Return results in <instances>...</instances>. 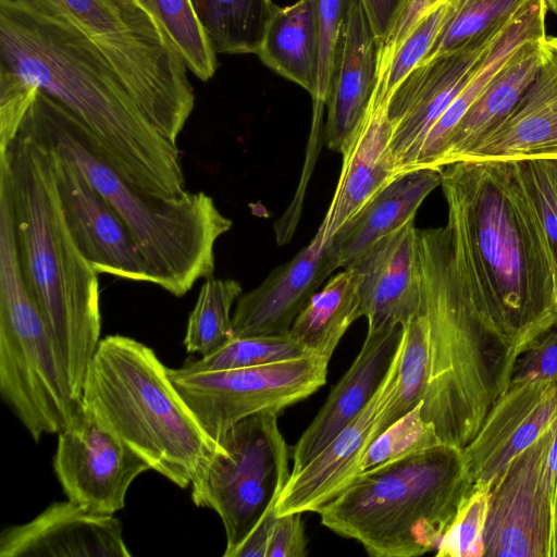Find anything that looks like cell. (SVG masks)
I'll use <instances>...</instances> for the list:
<instances>
[{
  "mask_svg": "<svg viewBox=\"0 0 557 557\" xmlns=\"http://www.w3.org/2000/svg\"><path fill=\"white\" fill-rule=\"evenodd\" d=\"M418 249L429 343L421 413L443 443L462 449L508 387L517 352L473 305L447 226L418 228Z\"/></svg>",
  "mask_w": 557,
  "mask_h": 557,
  "instance_id": "cell-4",
  "label": "cell"
},
{
  "mask_svg": "<svg viewBox=\"0 0 557 557\" xmlns=\"http://www.w3.org/2000/svg\"><path fill=\"white\" fill-rule=\"evenodd\" d=\"M0 394L38 443L59 433L81 400L22 276L9 198L0 193Z\"/></svg>",
  "mask_w": 557,
  "mask_h": 557,
  "instance_id": "cell-8",
  "label": "cell"
},
{
  "mask_svg": "<svg viewBox=\"0 0 557 557\" xmlns=\"http://www.w3.org/2000/svg\"><path fill=\"white\" fill-rule=\"evenodd\" d=\"M122 524L66 499L50 504L34 519L5 528L0 557H129Z\"/></svg>",
  "mask_w": 557,
  "mask_h": 557,
  "instance_id": "cell-20",
  "label": "cell"
},
{
  "mask_svg": "<svg viewBox=\"0 0 557 557\" xmlns=\"http://www.w3.org/2000/svg\"><path fill=\"white\" fill-rule=\"evenodd\" d=\"M387 104L372 101L360 127L342 153L338 182L320 224L327 238L399 175L389 150L392 123Z\"/></svg>",
  "mask_w": 557,
  "mask_h": 557,
  "instance_id": "cell-24",
  "label": "cell"
},
{
  "mask_svg": "<svg viewBox=\"0 0 557 557\" xmlns=\"http://www.w3.org/2000/svg\"><path fill=\"white\" fill-rule=\"evenodd\" d=\"M490 486H473L460 504L436 548L438 557L484 556Z\"/></svg>",
  "mask_w": 557,
  "mask_h": 557,
  "instance_id": "cell-37",
  "label": "cell"
},
{
  "mask_svg": "<svg viewBox=\"0 0 557 557\" xmlns=\"http://www.w3.org/2000/svg\"><path fill=\"white\" fill-rule=\"evenodd\" d=\"M401 357L397 388L385 414L384 431L420 404L425 396L429 380L428 324L420 311L403 325Z\"/></svg>",
  "mask_w": 557,
  "mask_h": 557,
  "instance_id": "cell-32",
  "label": "cell"
},
{
  "mask_svg": "<svg viewBox=\"0 0 557 557\" xmlns=\"http://www.w3.org/2000/svg\"><path fill=\"white\" fill-rule=\"evenodd\" d=\"M553 557H557V475L555 479L554 492V553Z\"/></svg>",
  "mask_w": 557,
  "mask_h": 557,
  "instance_id": "cell-45",
  "label": "cell"
},
{
  "mask_svg": "<svg viewBox=\"0 0 557 557\" xmlns=\"http://www.w3.org/2000/svg\"><path fill=\"white\" fill-rule=\"evenodd\" d=\"M257 54L267 66L305 88L314 100L320 74L317 0L276 5Z\"/></svg>",
  "mask_w": 557,
  "mask_h": 557,
  "instance_id": "cell-27",
  "label": "cell"
},
{
  "mask_svg": "<svg viewBox=\"0 0 557 557\" xmlns=\"http://www.w3.org/2000/svg\"><path fill=\"white\" fill-rule=\"evenodd\" d=\"M515 164L518 177L542 223L554 257L557 255V159L524 160Z\"/></svg>",
  "mask_w": 557,
  "mask_h": 557,
  "instance_id": "cell-38",
  "label": "cell"
},
{
  "mask_svg": "<svg viewBox=\"0 0 557 557\" xmlns=\"http://www.w3.org/2000/svg\"><path fill=\"white\" fill-rule=\"evenodd\" d=\"M170 36L187 70L208 82L214 75L216 53L197 18L191 0H140Z\"/></svg>",
  "mask_w": 557,
  "mask_h": 557,
  "instance_id": "cell-31",
  "label": "cell"
},
{
  "mask_svg": "<svg viewBox=\"0 0 557 557\" xmlns=\"http://www.w3.org/2000/svg\"><path fill=\"white\" fill-rule=\"evenodd\" d=\"M360 281L356 267L332 276L299 312L288 334L310 354L330 360L350 324L359 319Z\"/></svg>",
  "mask_w": 557,
  "mask_h": 557,
  "instance_id": "cell-28",
  "label": "cell"
},
{
  "mask_svg": "<svg viewBox=\"0 0 557 557\" xmlns=\"http://www.w3.org/2000/svg\"><path fill=\"white\" fill-rule=\"evenodd\" d=\"M557 419L490 487L484 556L553 557Z\"/></svg>",
  "mask_w": 557,
  "mask_h": 557,
  "instance_id": "cell-12",
  "label": "cell"
},
{
  "mask_svg": "<svg viewBox=\"0 0 557 557\" xmlns=\"http://www.w3.org/2000/svg\"><path fill=\"white\" fill-rule=\"evenodd\" d=\"M449 0L435 9L396 49L374 94V101L388 102L406 76L428 57L449 14Z\"/></svg>",
  "mask_w": 557,
  "mask_h": 557,
  "instance_id": "cell-36",
  "label": "cell"
},
{
  "mask_svg": "<svg viewBox=\"0 0 557 557\" xmlns=\"http://www.w3.org/2000/svg\"><path fill=\"white\" fill-rule=\"evenodd\" d=\"M472 488L462 449L441 443L359 473L318 513L371 556L418 557L436 550Z\"/></svg>",
  "mask_w": 557,
  "mask_h": 557,
  "instance_id": "cell-6",
  "label": "cell"
},
{
  "mask_svg": "<svg viewBox=\"0 0 557 557\" xmlns=\"http://www.w3.org/2000/svg\"><path fill=\"white\" fill-rule=\"evenodd\" d=\"M381 46L360 0H350L325 101L324 141L335 152L346 150L372 104Z\"/></svg>",
  "mask_w": 557,
  "mask_h": 557,
  "instance_id": "cell-18",
  "label": "cell"
},
{
  "mask_svg": "<svg viewBox=\"0 0 557 557\" xmlns=\"http://www.w3.org/2000/svg\"><path fill=\"white\" fill-rule=\"evenodd\" d=\"M546 37L528 40L509 57L451 131L437 169L460 161L510 114L540 70Z\"/></svg>",
  "mask_w": 557,
  "mask_h": 557,
  "instance_id": "cell-26",
  "label": "cell"
},
{
  "mask_svg": "<svg viewBox=\"0 0 557 557\" xmlns=\"http://www.w3.org/2000/svg\"><path fill=\"white\" fill-rule=\"evenodd\" d=\"M414 220L380 239L351 265L361 275L359 318L367 319L368 330L404 325L421 311Z\"/></svg>",
  "mask_w": 557,
  "mask_h": 557,
  "instance_id": "cell-21",
  "label": "cell"
},
{
  "mask_svg": "<svg viewBox=\"0 0 557 557\" xmlns=\"http://www.w3.org/2000/svg\"><path fill=\"white\" fill-rule=\"evenodd\" d=\"M82 400L151 470L181 488L191 484L216 447L173 384L169 368L134 338L100 339L86 371Z\"/></svg>",
  "mask_w": 557,
  "mask_h": 557,
  "instance_id": "cell-7",
  "label": "cell"
},
{
  "mask_svg": "<svg viewBox=\"0 0 557 557\" xmlns=\"http://www.w3.org/2000/svg\"><path fill=\"white\" fill-rule=\"evenodd\" d=\"M242 294L236 280L213 275L205 278L187 321L184 338L187 352L203 357L234 337L231 310Z\"/></svg>",
  "mask_w": 557,
  "mask_h": 557,
  "instance_id": "cell-30",
  "label": "cell"
},
{
  "mask_svg": "<svg viewBox=\"0 0 557 557\" xmlns=\"http://www.w3.org/2000/svg\"><path fill=\"white\" fill-rule=\"evenodd\" d=\"M403 325L368 330L360 351L293 448L292 472L315 457L366 407L384 379Z\"/></svg>",
  "mask_w": 557,
  "mask_h": 557,
  "instance_id": "cell-23",
  "label": "cell"
},
{
  "mask_svg": "<svg viewBox=\"0 0 557 557\" xmlns=\"http://www.w3.org/2000/svg\"><path fill=\"white\" fill-rule=\"evenodd\" d=\"M446 0H405L382 39L379 82L400 44Z\"/></svg>",
  "mask_w": 557,
  "mask_h": 557,
  "instance_id": "cell-41",
  "label": "cell"
},
{
  "mask_svg": "<svg viewBox=\"0 0 557 557\" xmlns=\"http://www.w3.org/2000/svg\"><path fill=\"white\" fill-rule=\"evenodd\" d=\"M454 257L481 315L517 356L557 324L554 257L515 162L442 168Z\"/></svg>",
  "mask_w": 557,
  "mask_h": 557,
  "instance_id": "cell-2",
  "label": "cell"
},
{
  "mask_svg": "<svg viewBox=\"0 0 557 557\" xmlns=\"http://www.w3.org/2000/svg\"><path fill=\"white\" fill-rule=\"evenodd\" d=\"M300 512L277 515L269 539L265 557H305L308 541Z\"/></svg>",
  "mask_w": 557,
  "mask_h": 557,
  "instance_id": "cell-42",
  "label": "cell"
},
{
  "mask_svg": "<svg viewBox=\"0 0 557 557\" xmlns=\"http://www.w3.org/2000/svg\"><path fill=\"white\" fill-rule=\"evenodd\" d=\"M338 265L320 225L311 242L242 294L232 315L234 337L287 334L299 312Z\"/></svg>",
  "mask_w": 557,
  "mask_h": 557,
  "instance_id": "cell-19",
  "label": "cell"
},
{
  "mask_svg": "<svg viewBox=\"0 0 557 557\" xmlns=\"http://www.w3.org/2000/svg\"><path fill=\"white\" fill-rule=\"evenodd\" d=\"M442 169H418L396 176L331 238L338 268L357 262L375 243L410 219L428 195L441 186Z\"/></svg>",
  "mask_w": 557,
  "mask_h": 557,
  "instance_id": "cell-25",
  "label": "cell"
},
{
  "mask_svg": "<svg viewBox=\"0 0 557 557\" xmlns=\"http://www.w3.org/2000/svg\"><path fill=\"white\" fill-rule=\"evenodd\" d=\"M520 10L483 36L423 61L394 90L387 113L392 123L389 150L398 174L414 171L428 134L505 35Z\"/></svg>",
  "mask_w": 557,
  "mask_h": 557,
  "instance_id": "cell-14",
  "label": "cell"
},
{
  "mask_svg": "<svg viewBox=\"0 0 557 557\" xmlns=\"http://www.w3.org/2000/svg\"><path fill=\"white\" fill-rule=\"evenodd\" d=\"M288 333L282 335L233 337L215 351L197 360H187L188 371H220L258 367L310 356Z\"/></svg>",
  "mask_w": 557,
  "mask_h": 557,
  "instance_id": "cell-34",
  "label": "cell"
},
{
  "mask_svg": "<svg viewBox=\"0 0 557 557\" xmlns=\"http://www.w3.org/2000/svg\"><path fill=\"white\" fill-rule=\"evenodd\" d=\"M278 416L262 411L226 430L190 484L194 504L214 510L221 518L226 536L224 557L277 503L290 476L288 447L278 428Z\"/></svg>",
  "mask_w": 557,
  "mask_h": 557,
  "instance_id": "cell-10",
  "label": "cell"
},
{
  "mask_svg": "<svg viewBox=\"0 0 557 557\" xmlns=\"http://www.w3.org/2000/svg\"><path fill=\"white\" fill-rule=\"evenodd\" d=\"M549 11L557 14V0H544Z\"/></svg>",
  "mask_w": 557,
  "mask_h": 557,
  "instance_id": "cell-47",
  "label": "cell"
},
{
  "mask_svg": "<svg viewBox=\"0 0 557 557\" xmlns=\"http://www.w3.org/2000/svg\"><path fill=\"white\" fill-rule=\"evenodd\" d=\"M46 140L65 222L84 258L98 274L149 283L139 251L117 213L79 168Z\"/></svg>",
  "mask_w": 557,
  "mask_h": 557,
  "instance_id": "cell-16",
  "label": "cell"
},
{
  "mask_svg": "<svg viewBox=\"0 0 557 557\" xmlns=\"http://www.w3.org/2000/svg\"><path fill=\"white\" fill-rule=\"evenodd\" d=\"M329 359L310 355L280 362L220 371L169 369V375L196 419L216 442L240 420L281 413L304 400L327 377Z\"/></svg>",
  "mask_w": 557,
  "mask_h": 557,
  "instance_id": "cell-11",
  "label": "cell"
},
{
  "mask_svg": "<svg viewBox=\"0 0 557 557\" xmlns=\"http://www.w3.org/2000/svg\"><path fill=\"white\" fill-rule=\"evenodd\" d=\"M401 357L400 342L391 366L359 414L315 457L290 476L276 503V513L319 512L358 474L373 441L384 432L385 414L392 404Z\"/></svg>",
  "mask_w": 557,
  "mask_h": 557,
  "instance_id": "cell-15",
  "label": "cell"
},
{
  "mask_svg": "<svg viewBox=\"0 0 557 557\" xmlns=\"http://www.w3.org/2000/svg\"><path fill=\"white\" fill-rule=\"evenodd\" d=\"M350 0H317L320 36V74L313 100L318 113L325 106L335 52Z\"/></svg>",
  "mask_w": 557,
  "mask_h": 557,
  "instance_id": "cell-39",
  "label": "cell"
},
{
  "mask_svg": "<svg viewBox=\"0 0 557 557\" xmlns=\"http://www.w3.org/2000/svg\"><path fill=\"white\" fill-rule=\"evenodd\" d=\"M0 188L9 198L18 263L52 338L71 392L82 400L100 342L98 273L65 222L49 143L20 128L0 145Z\"/></svg>",
  "mask_w": 557,
  "mask_h": 557,
  "instance_id": "cell-3",
  "label": "cell"
},
{
  "mask_svg": "<svg viewBox=\"0 0 557 557\" xmlns=\"http://www.w3.org/2000/svg\"><path fill=\"white\" fill-rule=\"evenodd\" d=\"M531 0H449L450 9L424 61L450 52L508 21Z\"/></svg>",
  "mask_w": 557,
  "mask_h": 557,
  "instance_id": "cell-33",
  "label": "cell"
},
{
  "mask_svg": "<svg viewBox=\"0 0 557 557\" xmlns=\"http://www.w3.org/2000/svg\"><path fill=\"white\" fill-rule=\"evenodd\" d=\"M52 465L66 498L98 515L123 509L133 481L151 470L83 400L58 433Z\"/></svg>",
  "mask_w": 557,
  "mask_h": 557,
  "instance_id": "cell-13",
  "label": "cell"
},
{
  "mask_svg": "<svg viewBox=\"0 0 557 557\" xmlns=\"http://www.w3.org/2000/svg\"><path fill=\"white\" fill-rule=\"evenodd\" d=\"M110 1H117V2H139L140 0H110Z\"/></svg>",
  "mask_w": 557,
  "mask_h": 557,
  "instance_id": "cell-48",
  "label": "cell"
},
{
  "mask_svg": "<svg viewBox=\"0 0 557 557\" xmlns=\"http://www.w3.org/2000/svg\"><path fill=\"white\" fill-rule=\"evenodd\" d=\"M276 517V504H273L228 557H265L270 534Z\"/></svg>",
  "mask_w": 557,
  "mask_h": 557,
  "instance_id": "cell-43",
  "label": "cell"
},
{
  "mask_svg": "<svg viewBox=\"0 0 557 557\" xmlns=\"http://www.w3.org/2000/svg\"><path fill=\"white\" fill-rule=\"evenodd\" d=\"M213 51L258 53L275 9L271 0H191Z\"/></svg>",
  "mask_w": 557,
  "mask_h": 557,
  "instance_id": "cell-29",
  "label": "cell"
},
{
  "mask_svg": "<svg viewBox=\"0 0 557 557\" xmlns=\"http://www.w3.org/2000/svg\"><path fill=\"white\" fill-rule=\"evenodd\" d=\"M557 419V381L510 382L462 448L473 486H490Z\"/></svg>",
  "mask_w": 557,
  "mask_h": 557,
  "instance_id": "cell-17",
  "label": "cell"
},
{
  "mask_svg": "<svg viewBox=\"0 0 557 557\" xmlns=\"http://www.w3.org/2000/svg\"><path fill=\"white\" fill-rule=\"evenodd\" d=\"M46 1L95 41L161 135L173 137L183 131L195 106L193 86L173 41L146 4Z\"/></svg>",
  "mask_w": 557,
  "mask_h": 557,
  "instance_id": "cell-9",
  "label": "cell"
},
{
  "mask_svg": "<svg viewBox=\"0 0 557 557\" xmlns=\"http://www.w3.org/2000/svg\"><path fill=\"white\" fill-rule=\"evenodd\" d=\"M422 401L389 425L368 448L359 473L443 443L421 413Z\"/></svg>",
  "mask_w": 557,
  "mask_h": 557,
  "instance_id": "cell-35",
  "label": "cell"
},
{
  "mask_svg": "<svg viewBox=\"0 0 557 557\" xmlns=\"http://www.w3.org/2000/svg\"><path fill=\"white\" fill-rule=\"evenodd\" d=\"M554 301L557 311V255L554 256Z\"/></svg>",
  "mask_w": 557,
  "mask_h": 557,
  "instance_id": "cell-46",
  "label": "cell"
},
{
  "mask_svg": "<svg viewBox=\"0 0 557 557\" xmlns=\"http://www.w3.org/2000/svg\"><path fill=\"white\" fill-rule=\"evenodd\" d=\"M375 35L383 39L405 0H360Z\"/></svg>",
  "mask_w": 557,
  "mask_h": 557,
  "instance_id": "cell-44",
  "label": "cell"
},
{
  "mask_svg": "<svg viewBox=\"0 0 557 557\" xmlns=\"http://www.w3.org/2000/svg\"><path fill=\"white\" fill-rule=\"evenodd\" d=\"M32 89L74 116L136 187L166 198L187 191L177 145L153 127L95 41L46 0H0V97Z\"/></svg>",
  "mask_w": 557,
  "mask_h": 557,
  "instance_id": "cell-1",
  "label": "cell"
},
{
  "mask_svg": "<svg viewBox=\"0 0 557 557\" xmlns=\"http://www.w3.org/2000/svg\"><path fill=\"white\" fill-rule=\"evenodd\" d=\"M557 381V324L529 344L516 358L510 382Z\"/></svg>",
  "mask_w": 557,
  "mask_h": 557,
  "instance_id": "cell-40",
  "label": "cell"
},
{
  "mask_svg": "<svg viewBox=\"0 0 557 557\" xmlns=\"http://www.w3.org/2000/svg\"><path fill=\"white\" fill-rule=\"evenodd\" d=\"M20 128L52 143L117 213L144 261L149 283L175 297L213 275L214 246L233 222L203 191L166 198L136 187L99 153L62 106L35 90Z\"/></svg>",
  "mask_w": 557,
  "mask_h": 557,
  "instance_id": "cell-5",
  "label": "cell"
},
{
  "mask_svg": "<svg viewBox=\"0 0 557 557\" xmlns=\"http://www.w3.org/2000/svg\"><path fill=\"white\" fill-rule=\"evenodd\" d=\"M533 159H557V37L545 38L540 70L510 114L460 161Z\"/></svg>",
  "mask_w": 557,
  "mask_h": 557,
  "instance_id": "cell-22",
  "label": "cell"
}]
</instances>
